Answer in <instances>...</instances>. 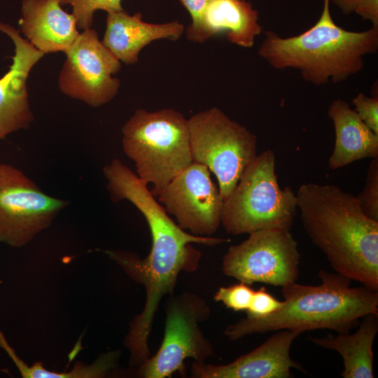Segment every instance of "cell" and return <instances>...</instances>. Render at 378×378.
Here are the masks:
<instances>
[{
  "label": "cell",
  "instance_id": "obj_17",
  "mask_svg": "<svg viewBox=\"0 0 378 378\" xmlns=\"http://www.w3.org/2000/svg\"><path fill=\"white\" fill-rule=\"evenodd\" d=\"M22 13V32L43 53L64 52L80 34L75 17L59 0H23Z\"/></svg>",
  "mask_w": 378,
  "mask_h": 378
},
{
  "label": "cell",
  "instance_id": "obj_18",
  "mask_svg": "<svg viewBox=\"0 0 378 378\" xmlns=\"http://www.w3.org/2000/svg\"><path fill=\"white\" fill-rule=\"evenodd\" d=\"M328 116L335 129V145L328 167L335 170L364 158H378V134L371 130L346 102L336 99Z\"/></svg>",
  "mask_w": 378,
  "mask_h": 378
},
{
  "label": "cell",
  "instance_id": "obj_13",
  "mask_svg": "<svg viewBox=\"0 0 378 378\" xmlns=\"http://www.w3.org/2000/svg\"><path fill=\"white\" fill-rule=\"evenodd\" d=\"M302 332L281 330L251 351L226 364L193 362L190 374L195 378H290V370L307 373L290 355L293 341Z\"/></svg>",
  "mask_w": 378,
  "mask_h": 378
},
{
  "label": "cell",
  "instance_id": "obj_26",
  "mask_svg": "<svg viewBox=\"0 0 378 378\" xmlns=\"http://www.w3.org/2000/svg\"><path fill=\"white\" fill-rule=\"evenodd\" d=\"M363 20H369L378 28V0H362L354 10Z\"/></svg>",
  "mask_w": 378,
  "mask_h": 378
},
{
  "label": "cell",
  "instance_id": "obj_23",
  "mask_svg": "<svg viewBox=\"0 0 378 378\" xmlns=\"http://www.w3.org/2000/svg\"><path fill=\"white\" fill-rule=\"evenodd\" d=\"M253 293L254 290L250 285L239 281L227 287H220L215 293L214 300L234 312L246 311L250 306Z\"/></svg>",
  "mask_w": 378,
  "mask_h": 378
},
{
  "label": "cell",
  "instance_id": "obj_21",
  "mask_svg": "<svg viewBox=\"0 0 378 378\" xmlns=\"http://www.w3.org/2000/svg\"><path fill=\"white\" fill-rule=\"evenodd\" d=\"M60 5L70 4L72 14L76 18V26L81 29L90 28L96 10H103L107 13L122 11V0H59Z\"/></svg>",
  "mask_w": 378,
  "mask_h": 378
},
{
  "label": "cell",
  "instance_id": "obj_25",
  "mask_svg": "<svg viewBox=\"0 0 378 378\" xmlns=\"http://www.w3.org/2000/svg\"><path fill=\"white\" fill-rule=\"evenodd\" d=\"M352 104L361 120L378 134V97H368L359 92L352 99Z\"/></svg>",
  "mask_w": 378,
  "mask_h": 378
},
{
  "label": "cell",
  "instance_id": "obj_2",
  "mask_svg": "<svg viewBox=\"0 0 378 378\" xmlns=\"http://www.w3.org/2000/svg\"><path fill=\"white\" fill-rule=\"evenodd\" d=\"M321 283L302 285L297 282L281 287L283 306L261 318H240L227 326L223 334L231 341L246 336L281 330L301 332L328 329L338 333L356 328L360 319L378 314V290L361 286L351 287L352 281L337 273L319 270Z\"/></svg>",
  "mask_w": 378,
  "mask_h": 378
},
{
  "label": "cell",
  "instance_id": "obj_16",
  "mask_svg": "<svg viewBox=\"0 0 378 378\" xmlns=\"http://www.w3.org/2000/svg\"><path fill=\"white\" fill-rule=\"evenodd\" d=\"M106 27L103 44L126 64L138 62L141 50L158 39L178 40L184 31L178 20L153 24L142 20V15H130L124 10L107 13Z\"/></svg>",
  "mask_w": 378,
  "mask_h": 378
},
{
  "label": "cell",
  "instance_id": "obj_12",
  "mask_svg": "<svg viewBox=\"0 0 378 378\" xmlns=\"http://www.w3.org/2000/svg\"><path fill=\"white\" fill-rule=\"evenodd\" d=\"M210 172L192 162L157 197L178 225L196 236L211 237L221 225L223 200Z\"/></svg>",
  "mask_w": 378,
  "mask_h": 378
},
{
  "label": "cell",
  "instance_id": "obj_20",
  "mask_svg": "<svg viewBox=\"0 0 378 378\" xmlns=\"http://www.w3.org/2000/svg\"><path fill=\"white\" fill-rule=\"evenodd\" d=\"M120 352L109 351L103 354L92 364L76 363L69 372H50L43 368L41 363L29 366L28 375L30 378H100L105 377L118 364Z\"/></svg>",
  "mask_w": 378,
  "mask_h": 378
},
{
  "label": "cell",
  "instance_id": "obj_11",
  "mask_svg": "<svg viewBox=\"0 0 378 378\" xmlns=\"http://www.w3.org/2000/svg\"><path fill=\"white\" fill-rule=\"evenodd\" d=\"M64 53L58 78L64 94L92 107L115 97L120 83L113 76L120 70V61L99 40L94 29H84Z\"/></svg>",
  "mask_w": 378,
  "mask_h": 378
},
{
  "label": "cell",
  "instance_id": "obj_28",
  "mask_svg": "<svg viewBox=\"0 0 378 378\" xmlns=\"http://www.w3.org/2000/svg\"><path fill=\"white\" fill-rule=\"evenodd\" d=\"M330 4L335 6L344 15L354 13L355 9L362 0H329Z\"/></svg>",
  "mask_w": 378,
  "mask_h": 378
},
{
  "label": "cell",
  "instance_id": "obj_4",
  "mask_svg": "<svg viewBox=\"0 0 378 378\" xmlns=\"http://www.w3.org/2000/svg\"><path fill=\"white\" fill-rule=\"evenodd\" d=\"M330 6L329 0H323L318 21L299 35L283 38L266 31L259 56L274 69H297L315 85L340 83L360 72L364 57L378 50V28L344 29L334 22Z\"/></svg>",
  "mask_w": 378,
  "mask_h": 378
},
{
  "label": "cell",
  "instance_id": "obj_22",
  "mask_svg": "<svg viewBox=\"0 0 378 378\" xmlns=\"http://www.w3.org/2000/svg\"><path fill=\"white\" fill-rule=\"evenodd\" d=\"M356 197L363 212L371 219L378 221V158L372 159L364 188Z\"/></svg>",
  "mask_w": 378,
  "mask_h": 378
},
{
  "label": "cell",
  "instance_id": "obj_24",
  "mask_svg": "<svg viewBox=\"0 0 378 378\" xmlns=\"http://www.w3.org/2000/svg\"><path fill=\"white\" fill-rule=\"evenodd\" d=\"M283 303L268 293L265 287H261L254 290L250 306L246 311V317L261 318L268 316L279 310Z\"/></svg>",
  "mask_w": 378,
  "mask_h": 378
},
{
  "label": "cell",
  "instance_id": "obj_14",
  "mask_svg": "<svg viewBox=\"0 0 378 378\" xmlns=\"http://www.w3.org/2000/svg\"><path fill=\"white\" fill-rule=\"evenodd\" d=\"M0 31L10 38L15 55L9 71L0 78V140L20 130L28 129L34 120L28 99L27 80L33 66L44 55L20 32L0 22Z\"/></svg>",
  "mask_w": 378,
  "mask_h": 378
},
{
  "label": "cell",
  "instance_id": "obj_7",
  "mask_svg": "<svg viewBox=\"0 0 378 378\" xmlns=\"http://www.w3.org/2000/svg\"><path fill=\"white\" fill-rule=\"evenodd\" d=\"M188 124L192 162L216 176L224 201L258 155L257 137L218 107L193 115Z\"/></svg>",
  "mask_w": 378,
  "mask_h": 378
},
{
  "label": "cell",
  "instance_id": "obj_15",
  "mask_svg": "<svg viewBox=\"0 0 378 378\" xmlns=\"http://www.w3.org/2000/svg\"><path fill=\"white\" fill-rule=\"evenodd\" d=\"M258 20V12L246 0H211L188 27L186 36L192 42L204 43L225 33L230 43L249 48L262 31Z\"/></svg>",
  "mask_w": 378,
  "mask_h": 378
},
{
  "label": "cell",
  "instance_id": "obj_8",
  "mask_svg": "<svg viewBox=\"0 0 378 378\" xmlns=\"http://www.w3.org/2000/svg\"><path fill=\"white\" fill-rule=\"evenodd\" d=\"M210 314L206 300L194 293L169 295L165 303L162 342L155 355L137 367L138 375L143 378H167L178 372L186 377V359L205 363L214 356L213 345L200 326Z\"/></svg>",
  "mask_w": 378,
  "mask_h": 378
},
{
  "label": "cell",
  "instance_id": "obj_27",
  "mask_svg": "<svg viewBox=\"0 0 378 378\" xmlns=\"http://www.w3.org/2000/svg\"><path fill=\"white\" fill-rule=\"evenodd\" d=\"M190 13L192 22L196 21L211 0H179Z\"/></svg>",
  "mask_w": 378,
  "mask_h": 378
},
{
  "label": "cell",
  "instance_id": "obj_3",
  "mask_svg": "<svg viewBox=\"0 0 378 378\" xmlns=\"http://www.w3.org/2000/svg\"><path fill=\"white\" fill-rule=\"evenodd\" d=\"M149 229L152 246L143 259L130 252L105 251L146 291L144 308L130 322L124 340V345L130 351V365L136 367L151 356L148 339L161 300L174 293L181 272L194 271L199 265L201 253L192 244L214 246L222 242L221 238L188 233L174 221L158 222Z\"/></svg>",
  "mask_w": 378,
  "mask_h": 378
},
{
  "label": "cell",
  "instance_id": "obj_5",
  "mask_svg": "<svg viewBox=\"0 0 378 378\" xmlns=\"http://www.w3.org/2000/svg\"><path fill=\"white\" fill-rule=\"evenodd\" d=\"M122 132L124 153L134 162L140 180L153 185L155 197L192 162L188 120L178 111L137 109Z\"/></svg>",
  "mask_w": 378,
  "mask_h": 378
},
{
  "label": "cell",
  "instance_id": "obj_19",
  "mask_svg": "<svg viewBox=\"0 0 378 378\" xmlns=\"http://www.w3.org/2000/svg\"><path fill=\"white\" fill-rule=\"evenodd\" d=\"M358 329L349 332L328 335L323 337H310L316 345L338 352L342 358L344 378H373L372 346L378 331V314L362 318Z\"/></svg>",
  "mask_w": 378,
  "mask_h": 378
},
{
  "label": "cell",
  "instance_id": "obj_1",
  "mask_svg": "<svg viewBox=\"0 0 378 378\" xmlns=\"http://www.w3.org/2000/svg\"><path fill=\"white\" fill-rule=\"evenodd\" d=\"M303 227L336 273L378 290V221L356 196L330 184H302L296 194Z\"/></svg>",
  "mask_w": 378,
  "mask_h": 378
},
{
  "label": "cell",
  "instance_id": "obj_10",
  "mask_svg": "<svg viewBox=\"0 0 378 378\" xmlns=\"http://www.w3.org/2000/svg\"><path fill=\"white\" fill-rule=\"evenodd\" d=\"M69 202L44 192L17 167L0 163V242L20 248L47 229Z\"/></svg>",
  "mask_w": 378,
  "mask_h": 378
},
{
  "label": "cell",
  "instance_id": "obj_29",
  "mask_svg": "<svg viewBox=\"0 0 378 378\" xmlns=\"http://www.w3.org/2000/svg\"><path fill=\"white\" fill-rule=\"evenodd\" d=\"M0 372H6V373H8V370H4V369H0Z\"/></svg>",
  "mask_w": 378,
  "mask_h": 378
},
{
  "label": "cell",
  "instance_id": "obj_9",
  "mask_svg": "<svg viewBox=\"0 0 378 378\" xmlns=\"http://www.w3.org/2000/svg\"><path fill=\"white\" fill-rule=\"evenodd\" d=\"M248 234L225 254L222 271L226 276L250 286L264 283L284 287L297 282L300 255L290 230L262 229Z\"/></svg>",
  "mask_w": 378,
  "mask_h": 378
},
{
  "label": "cell",
  "instance_id": "obj_6",
  "mask_svg": "<svg viewBox=\"0 0 378 378\" xmlns=\"http://www.w3.org/2000/svg\"><path fill=\"white\" fill-rule=\"evenodd\" d=\"M272 149L258 155L245 169L230 195L223 201L221 225L230 234L279 228L290 230L297 214L296 194L281 188Z\"/></svg>",
  "mask_w": 378,
  "mask_h": 378
}]
</instances>
